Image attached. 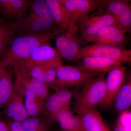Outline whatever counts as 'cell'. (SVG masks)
<instances>
[{
  "mask_svg": "<svg viewBox=\"0 0 131 131\" xmlns=\"http://www.w3.org/2000/svg\"><path fill=\"white\" fill-rule=\"evenodd\" d=\"M107 13L113 15L117 26L126 33L131 29V8L129 3L124 0H109L106 5Z\"/></svg>",
  "mask_w": 131,
  "mask_h": 131,
  "instance_id": "13",
  "label": "cell"
},
{
  "mask_svg": "<svg viewBox=\"0 0 131 131\" xmlns=\"http://www.w3.org/2000/svg\"><path fill=\"white\" fill-rule=\"evenodd\" d=\"M65 33L58 36L56 40L57 51L62 58L69 61L80 59L81 46L78 31L66 30Z\"/></svg>",
  "mask_w": 131,
  "mask_h": 131,
  "instance_id": "9",
  "label": "cell"
},
{
  "mask_svg": "<svg viewBox=\"0 0 131 131\" xmlns=\"http://www.w3.org/2000/svg\"><path fill=\"white\" fill-rule=\"evenodd\" d=\"M25 131H52L51 124L42 117H28L21 122Z\"/></svg>",
  "mask_w": 131,
  "mask_h": 131,
  "instance_id": "25",
  "label": "cell"
},
{
  "mask_svg": "<svg viewBox=\"0 0 131 131\" xmlns=\"http://www.w3.org/2000/svg\"><path fill=\"white\" fill-rule=\"evenodd\" d=\"M117 25L116 19L107 12L89 15L79 25L78 32L84 42H89L102 28L106 26Z\"/></svg>",
  "mask_w": 131,
  "mask_h": 131,
  "instance_id": "7",
  "label": "cell"
},
{
  "mask_svg": "<svg viewBox=\"0 0 131 131\" xmlns=\"http://www.w3.org/2000/svg\"><path fill=\"white\" fill-rule=\"evenodd\" d=\"M105 73L91 78L83 85L77 106L95 107L102 101L106 93Z\"/></svg>",
  "mask_w": 131,
  "mask_h": 131,
  "instance_id": "4",
  "label": "cell"
},
{
  "mask_svg": "<svg viewBox=\"0 0 131 131\" xmlns=\"http://www.w3.org/2000/svg\"><path fill=\"white\" fill-rule=\"evenodd\" d=\"M18 21V34H57L62 31L54 21L45 0L29 2L26 14Z\"/></svg>",
  "mask_w": 131,
  "mask_h": 131,
  "instance_id": "1",
  "label": "cell"
},
{
  "mask_svg": "<svg viewBox=\"0 0 131 131\" xmlns=\"http://www.w3.org/2000/svg\"><path fill=\"white\" fill-rule=\"evenodd\" d=\"M78 67L82 70L90 73H107L118 65L122 64L111 59L100 57H89L81 59Z\"/></svg>",
  "mask_w": 131,
  "mask_h": 131,
  "instance_id": "18",
  "label": "cell"
},
{
  "mask_svg": "<svg viewBox=\"0 0 131 131\" xmlns=\"http://www.w3.org/2000/svg\"><path fill=\"white\" fill-rule=\"evenodd\" d=\"M89 1H96L95 0H89Z\"/></svg>",
  "mask_w": 131,
  "mask_h": 131,
  "instance_id": "32",
  "label": "cell"
},
{
  "mask_svg": "<svg viewBox=\"0 0 131 131\" xmlns=\"http://www.w3.org/2000/svg\"><path fill=\"white\" fill-rule=\"evenodd\" d=\"M113 105L117 112L123 113L127 111L131 106V78L125 83L115 96Z\"/></svg>",
  "mask_w": 131,
  "mask_h": 131,
  "instance_id": "23",
  "label": "cell"
},
{
  "mask_svg": "<svg viewBox=\"0 0 131 131\" xmlns=\"http://www.w3.org/2000/svg\"><path fill=\"white\" fill-rule=\"evenodd\" d=\"M97 74L82 70L78 66L60 64L57 68L53 89H69L83 86Z\"/></svg>",
  "mask_w": 131,
  "mask_h": 131,
  "instance_id": "3",
  "label": "cell"
},
{
  "mask_svg": "<svg viewBox=\"0 0 131 131\" xmlns=\"http://www.w3.org/2000/svg\"><path fill=\"white\" fill-rule=\"evenodd\" d=\"M23 98L24 107L28 117H40L43 111L45 101L29 90L24 92Z\"/></svg>",
  "mask_w": 131,
  "mask_h": 131,
  "instance_id": "22",
  "label": "cell"
},
{
  "mask_svg": "<svg viewBox=\"0 0 131 131\" xmlns=\"http://www.w3.org/2000/svg\"><path fill=\"white\" fill-rule=\"evenodd\" d=\"M89 57H100L114 59L122 64L131 62V50L123 47L93 43L82 47L80 59Z\"/></svg>",
  "mask_w": 131,
  "mask_h": 131,
  "instance_id": "5",
  "label": "cell"
},
{
  "mask_svg": "<svg viewBox=\"0 0 131 131\" xmlns=\"http://www.w3.org/2000/svg\"><path fill=\"white\" fill-rule=\"evenodd\" d=\"M126 70L121 64L108 72L105 78V95L100 105L103 109L108 108L113 105L115 96L125 82Z\"/></svg>",
  "mask_w": 131,
  "mask_h": 131,
  "instance_id": "10",
  "label": "cell"
},
{
  "mask_svg": "<svg viewBox=\"0 0 131 131\" xmlns=\"http://www.w3.org/2000/svg\"><path fill=\"white\" fill-rule=\"evenodd\" d=\"M20 63L58 66L62 64V58L57 50L52 47L48 42L39 46L33 51L28 59Z\"/></svg>",
  "mask_w": 131,
  "mask_h": 131,
  "instance_id": "12",
  "label": "cell"
},
{
  "mask_svg": "<svg viewBox=\"0 0 131 131\" xmlns=\"http://www.w3.org/2000/svg\"><path fill=\"white\" fill-rule=\"evenodd\" d=\"M124 1H125L127 2H128V3H130V2L131 0H124Z\"/></svg>",
  "mask_w": 131,
  "mask_h": 131,
  "instance_id": "31",
  "label": "cell"
},
{
  "mask_svg": "<svg viewBox=\"0 0 131 131\" xmlns=\"http://www.w3.org/2000/svg\"><path fill=\"white\" fill-rule=\"evenodd\" d=\"M113 131H130V129L128 128H127L126 127L118 124L115 128L114 129Z\"/></svg>",
  "mask_w": 131,
  "mask_h": 131,
  "instance_id": "28",
  "label": "cell"
},
{
  "mask_svg": "<svg viewBox=\"0 0 131 131\" xmlns=\"http://www.w3.org/2000/svg\"><path fill=\"white\" fill-rule=\"evenodd\" d=\"M30 0H0V12L3 18L19 21L26 14Z\"/></svg>",
  "mask_w": 131,
  "mask_h": 131,
  "instance_id": "17",
  "label": "cell"
},
{
  "mask_svg": "<svg viewBox=\"0 0 131 131\" xmlns=\"http://www.w3.org/2000/svg\"><path fill=\"white\" fill-rule=\"evenodd\" d=\"M73 93L69 89H62L56 92L45 101L44 108L42 117L51 124L54 122V117L62 110L69 108Z\"/></svg>",
  "mask_w": 131,
  "mask_h": 131,
  "instance_id": "11",
  "label": "cell"
},
{
  "mask_svg": "<svg viewBox=\"0 0 131 131\" xmlns=\"http://www.w3.org/2000/svg\"><path fill=\"white\" fill-rule=\"evenodd\" d=\"M126 33L117 26L110 25L100 29L89 42L122 47L126 41Z\"/></svg>",
  "mask_w": 131,
  "mask_h": 131,
  "instance_id": "14",
  "label": "cell"
},
{
  "mask_svg": "<svg viewBox=\"0 0 131 131\" xmlns=\"http://www.w3.org/2000/svg\"><path fill=\"white\" fill-rule=\"evenodd\" d=\"M54 120L58 123L61 131H84L79 117L70 108L56 114Z\"/></svg>",
  "mask_w": 131,
  "mask_h": 131,
  "instance_id": "20",
  "label": "cell"
},
{
  "mask_svg": "<svg viewBox=\"0 0 131 131\" xmlns=\"http://www.w3.org/2000/svg\"><path fill=\"white\" fill-rule=\"evenodd\" d=\"M77 110L84 131H111L95 107L77 106Z\"/></svg>",
  "mask_w": 131,
  "mask_h": 131,
  "instance_id": "15",
  "label": "cell"
},
{
  "mask_svg": "<svg viewBox=\"0 0 131 131\" xmlns=\"http://www.w3.org/2000/svg\"><path fill=\"white\" fill-rule=\"evenodd\" d=\"M0 131H9L7 122L0 113Z\"/></svg>",
  "mask_w": 131,
  "mask_h": 131,
  "instance_id": "27",
  "label": "cell"
},
{
  "mask_svg": "<svg viewBox=\"0 0 131 131\" xmlns=\"http://www.w3.org/2000/svg\"><path fill=\"white\" fill-rule=\"evenodd\" d=\"M13 92L12 74L6 68H3L0 80V108L4 107Z\"/></svg>",
  "mask_w": 131,
  "mask_h": 131,
  "instance_id": "24",
  "label": "cell"
},
{
  "mask_svg": "<svg viewBox=\"0 0 131 131\" xmlns=\"http://www.w3.org/2000/svg\"><path fill=\"white\" fill-rule=\"evenodd\" d=\"M15 74L14 91L23 97L25 91L29 90L45 101L49 96V86L41 81L30 76L19 67L13 68Z\"/></svg>",
  "mask_w": 131,
  "mask_h": 131,
  "instance_id": "6",
  "label": "cell"
},
{
  "mask_svg": "<svg viewBox=\"0 0 131 131\" xmlns=\"http://www.w3.org/2000/svg\"><path fill=\"white\" fill-rule=\"evenodd\" d=\"M9 131H25L21 122L15 121L7 122Z\"/></svg>",
  "mask_w": 131,
  "mask_h": 131,
  "instance_id": "26",
  "label": "cell"
},
{
  "mask_svg": "<svg viewBox=\"0 0 131 131\" xmlns=\"http://www.w3.org/2000/svg\"><path fill=\"white\" fill-rule=\"evenodd\" d=\"M54 131V130H53V131Z\"/></svg>",
  "mask_w": 131,
  "mask_h": 131,
  "instance_id": "33",
  "label": "cell"
},
{
  "mask_svg": "<svg viewBox=\"0 0 131 131\" xmlns=\"http://www.w3.org/2000/svg\"><path fill=\"white\" fill-rule=\"evenodd\" d=\"M3 68H1V67H0V80H1V78L2 70Z\"/></svg>",
  "mask_w": 131,
  "mask_h": 131,
  "instance_id": "30",
  "label": "cell"
},
{
  "mask_svg": "<svg viewBox=\"0 0 131 131\" xmlns=\"http://www.w3.org/2000/svg\"><path fill=\"white\" fill-rule=\"evenodd\" d=\"M54 21L62 31L67 30L70 23V16L61 0H45Z\"/></svg>",
  "mask_w": 131,
  "mask_h": 131,
  "instance_id": "21",
  "label": "cell"
},
{
  "mask_svg": "<svg viewBox=\"0 0 131 131\" xmlns=\"http://www.w3.org/2000/svg\"><path fill=\"white\" fill-rule=\"evenodd\" d=\"M3 108L2 114L6 122L21 123L28 117L24 107L23 97L14 91Z\"/></svg>",
  "mask_w": 131,
  "mask_h": 131,
  "instance_id": "16",
  "label": "cell"
},
{
  "mask_svg": "<svg viewBox=\"0 0 131 131\" xmlns=\"http://www.w3.org/2000/svg\"><path fill=\"white\" fill-rule=\"evenodd\" d=\"M56 35L52 33L17 34L0 59V67L14 68L28 59L39 46L48 43Z\"/></svg>",
  "mask_w": 131,
  "mask_h": 131,
  "instance_id": "2",
  "label": "cell"
},
{
  "mask_svg": "<svg viewBox=\"0 0 131 131\" xmlns=\"http://www.w3.org/2000/svg\"><path fill=\"white\" fill-rule=\"evenodd\" d=\"M108 1V0H98L101 5V4H103V5L104 4V5H105V4H106V3H107V2Z\"/></svg>",
  "mask_w": 131,
  "mask_h": 131,
  "instance_id": "29",
  "label": "cell"
},
{
  "mask_svg": "<svg viewBox=\"0 0 131 131\" xmlns=\"http://www.w3.org/2000/svg\"><path fill=\"white\" fill-rule=\"evenodd\" d=\"M18 33V22L0 16V59Z\"/></svg>",
  "mask_w": 131,
  "mask_h": 131,
  "instance_id": "19",
  "label": "cell"
},
{
  "mask_svg": "<svg viewBox=\"0 0 131 131\" xmlns=\"http://www.w3.org/2000/svg\"><path fill=\"white\" fill-rule=\"evenodd\" d=\"M70 16L67 30L78 31L79 24L94 10L101 6L97 1L89 0H61Z\"/></svg>",
  "mask_w": 131,
  "mask_h": 131,
  "instance_id": "8",
  "label": "cell"
}]
</instances>
